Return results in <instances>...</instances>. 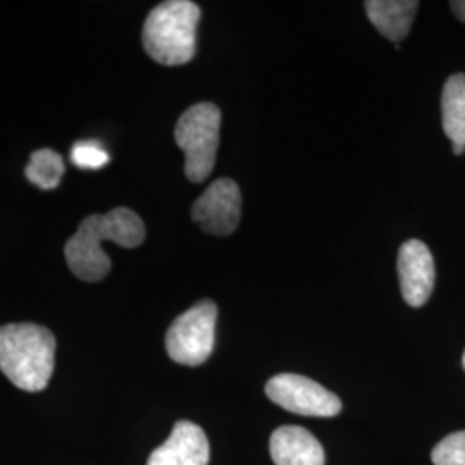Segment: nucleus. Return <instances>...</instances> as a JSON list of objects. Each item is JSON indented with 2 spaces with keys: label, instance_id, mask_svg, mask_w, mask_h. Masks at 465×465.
Returning <instances> with one entry per match:
<instances>
[{
  "label": "nucleus",
  "instance_id": "12",
  "mask_svg": "<svg viewBox=\"0 0 465 465\" xmlns=\"http://www.w3.org/2000/svg\"><path fill=\"white\" fill-rule=\"evenodd\" d=\"M443 130L453 145L465 147V74H453L441 95Z\"/></svg>",
  "mask_w": 465,
  "mask_h": 465
},
{
  "label": "nucleus",
  "instance_id": "2",
  "mask_svg": "<svg viewBox=\"0 0 465 465\" xmlns=\"http://www.w3.org/2000/svg\"><path fill=\"white\" fill-rule=\"evenodd\" d=\"M55 364L54 334L34 322L0 328V371L19 390L36 393L47 388Z\"/></svg>",
  "mask_w": 465,
  "mask_h": 465
},
{
  "label": "nucleus",
  "instance_id": "8",
  "mask_svg": "<svg viewBox=\"0 0 465 465\" xmlns=\"http://www.w3.org/2000/svg\"><path fill=\"white\" fill-rule=\"evenodd\" d=\"M400 290L411 307H422L434 288V261L431 250L420 240L405 242L399 252Z\"/></svg>",
  "mask_w": 465,
  "mask_h": 465
},
{
  "label": "nucleus",
  "instance_id": "7",
  "mask_svg": "<svg viewBox=\"0 0 465 465\" xmlns=\"http://www.w3.org/2000/svg\"><path fill=\"white\" fill-rule=\"evenodd\" d=\"M242 193L230 178H221L211 184L192 207V219L202 232L214 236L232 234L240 223Z\"/></svg>",
  "mask_w": 465,
  "mask_h": 465
},
{
  "label": "nucleus",
  "instance_id": "3",
  "mask_svg": "<svg viewBox=\"0 0 465 465\" xmlns=\"http://www.w3.org/2000/svg\"><path fill=\"white\" fill-rule=\"evenodd\" d=\"M200 7L190 0H167L150 11L143 25V47L163 66H182L197 50Z\"/></svg>",
  "mask_w": 465,
  "mask_h": 465
},
{
  "label": "nucleus",
  "instance_id": "13",
  "mask_svg": "<svg viewBox=\"0 0 465 465\" xmlns=\"http://www.w3.org/2000/svg\"><path fill=\"white\" fill-rule=\"evenodd\" d=\"M64 159L52 149H40L32 153L26 166V178L42 190H52L61 183L64 174Z\"/></svg>",
  "mask_w": 465,
  "mask_h": 465
},
{
  "label": "nucleus",
  "instance_id": "4",
  "mask_svg": "<svg viewBox=\"0 0 465 465\" xmlns=\"http://www.w3.org/2000/svg\"><path fill=\"white\" fill-rule=\"evenodd\" d=\"M221 111L211 102H200L178 119L174 138L184 152V173L193 183L209 178L216 164Z\"/></svg>",
  "mask_w": 465,
  "mask_h": 465
},
{
  "label": "nucleus",
  "instance_id": "16",
  "mask_svg": "<svg viewBox=\"0 0 465 465\" xmlns=\"http://www.w3.org/2000/svg\"><path fill=\"white\" fill-rule=\"evenodd\" d=\"M450 7H451L453 15L465 23V0H453V2H450Z\"/></svg>",
  "mask_w": 465,
  "mask_h": 465
},
{
  "label": "nucleus",
  "instance_id": "6",
  "mask_svg": "<svg viewBox=\"0 0 465 465\" xmlns=\"http://www.w3.org/2000/svg\"><path fill=\"white\" fill-rule=\"evenodd\" d=\"M266 393L276 405L299 416L334 417L341 412V400L319 382L299 374L271 378Z\"/></svg>",
  "mask_w": 465,
  "mask_h": 465
},
{
  "label": "nucleus",
  "instance_id": "11",
  "mask_svg": "<svg viewBox=\"0 0 465 465\" xmlns=\"http://www.w3.org/2000/svg\"><path fill=\"white\" fill-rule=\"evenodd\" d=\"M366 13L369 21L380 34L399 44L412 26L419 2L414 0H367Z\"/></svg>",
  "mask_w": 465,
  "mask_h": 465
},
{
  "label": "nucleus",
  "instance_id": "15",
  "mask_svg": "<svg viewBox=\"0 0 465 465\" xmlns=\"http://www.w3.org/2000/svg\"><path fill=\"white\" fill-rule=\"evenodd\" d=\"M71 161L74 166L95 171L109 164V152L99 142H78L71 149Z\"/></svg>",
  "mask_w": 465,
  "mask_h": 465
},
{
  "label": "nucleus",
  "instance_id": "10",
  "mask_svg": "<svg viewBox=\"0 0 465 465\" xmlns=\"http://www.w3.org/2000/svg\"><path fill=\"white\" fill-rule=\"evenodd\" d=\"M269 450L274 465H324V450L316 436L300 426L278 428Z\"/></svg>",
  "mask_w": 465,
  "mask_h": 465
},
{
  "label": "nucleus",
  "instance_id": "14",
  "mask_svg": "<svg viewBox=\"0 0 465 465\" xmlns=\"http://www.w3.org/2000/svg\"><path fill=\"white\" fill-rule=\"evenodd\" d=\"M431 459L434 465H465V431L441 440L432 449Z\"/></svg>",
  "mask_w": 465,
  "mask_h": 465
},
{
  "label": "nucleus",
  "instance_id": "17",
  "mask_svg": "<svg viewBox=\"0 0 465 465\" xmlns=\"http://www.w3.org/2000/svg\"><path fill=\"white\" fill-rule=\"evenodd\" d=\"M464 367H465V353H464Z\"/></svg>",
  "mask_w": 465,
  "mask_h": 465
},
{
  "label": "nucleus",
  "instance_id": "5",
  "mask_svg": "<svg viewBox=\"0 0 465 465\" xmlns=\"http://www.w3.org/2000/svg\"><path fill=\"white\" fill-rule=\"evenodd\" d=\"M216 322L217 305L213 300H202L188 309L167 330L169 357L182 366L203 364L214 350Z\"/></svg>",
  "mask_w": 465,
  "mask_h": 465
},
{
  "label": "nucleus",
  "instance_id": "1",
  "mask_svg": "<svg viewBox=\"0 0 465 465\" xmlns=\"http://www.w3.org/2000/svg\"><path fill=\"white\" fill-rule=\"evenodd\" d=\"M143 240L145 224L132 209L117 207L107 214H92L82 221L78 232L67 240V266L84 282H100L111 272V259L102 250V242L134 249L142 245Z\"/></svg>",
  "mask_w": 465,
  "mask_h": 465
},
{
  "label": "nucleus",
  "instance_id": "9",
  "mask_svg": "<svg viewBox=\"0 0 465 465\" xmlns=\"http://www.w3.org/2000/svg\"><path fill=\"white\" fill-rule=\"evenodd\" d=\"M211 447L203 430L178 420L166 441L150 453L147 465H209Z\"/></svg>",
  "mask_w": 465,
  "mask_h": 465
}]
</instances>
